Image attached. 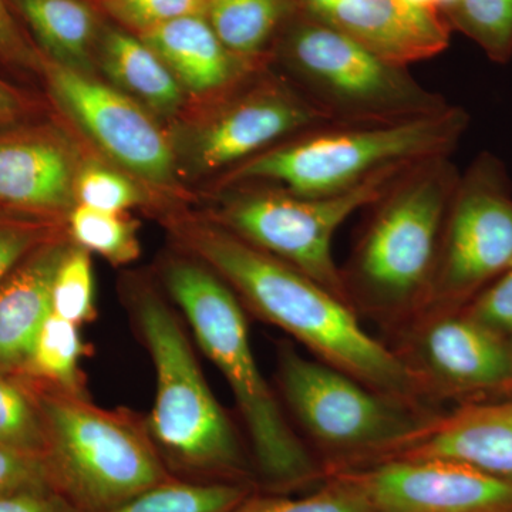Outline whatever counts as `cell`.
I'll return each instance as SVG.
<instances>
[{
    "mask_svg": "<svg viewBox=\"0 0 512 512\" xmlns=\"http://www.w3.org/2000/svg\"><path fill=\"white\" fill-rule=\"evenodd\" d=\"M168 228L188 254L227 282L244 308L284 330L315 359L376 392L437 407L399 353L370 335L355 309L311 276L211 218L177 217Z\"/></svg>",
    "mask_w": 512,
    "mask_h": 512,
    "instance_id": "6da1fadb",
    "label": "cell"
},
{
    "mask_svg": "<svg viewBox=\"0 0 512 512\" xmlns=\"http://www.w3.org/2000/svg\"><path fill=\"white\" fill-rule=\"evenodd\" d=\"M451 156L421 161L369 207L342 271L350 305L390 336L426 309L460 171Z\"/></svg>",
    "mask_w": 512,
    "mask_h": 512,
    "instance_id": "7a4b0ae2",
    "label": "cell"
},
{
    "mask_svg": "<svg viewBox=\"0 0 512 512\" xmlns=\"http://www.w3.org/2000/svg\"><path fill=\"white\" fill-rule=\"evenodd\" d=\"M161 278L198 346L231 387L261 477L276 490L325 478L322 464L296 433L284 404L259 370L244 305L227 282L191 255L168 259Z\"/></svg>",
    "mask_w": 512,
    "mask_h": 512,
    "instance_id": "3957f363",
    "label": "cell"
},
{
    "mask_svg": "<svg viewBox=\"0 0 512 512\" xmlns=\"http://www.w3.org/2000/svg\"><path fill=\"white\" fill-rule=\"evenodd\" d=\"M128 308L156 372L146 426L167 467L197 481L251 483V461L202 375L180 316L147 284L131 286Z\"/></svg>",
    "mask_w": 512,
    "mask_h": 512,
    "instance_id": "277c9868",
    "label": "cell"
},
{
    "mask_svg": "<svg viewBox=\"0 0 512 512\" xmlns=\"http://www.w3.org/2000/svg\"><path fill=\"white\" fill-rule=\"evenodd\" d=\"M470 116L461 107L382 124H328L269 148L221 177V187L256 184L302 197L342 194L394 167L451 156Z\"/></svg>",
    "mask_w": 512,
    "mask_h": 512,
    "instance_id": "5b68a950",
    "label": "cell"
},
{
    "mask_svg": "<svg viewBox=\"0 0 512 512\" xmlns=\"http://www.w3.org/2000/svg\"><path fill=\"white\" fill-rule=\"evenodd\" d=\"M23 383L45 420L53 488L80 512L109 511L174 478L137 414L101 409L87 394Z\"/></svg>",
    "mask_w": 512,
    "mask_h": 512,
    "instance_id": "8992f818",
    "label": "cell"
},
{
    "mask_svg": "<svg viewBox=\"0 0 512 512\" xmlns=\"http://www.w3.org/2000/svg\"><path fill=\"white\" fill-rule=\"evenodd\" d=\"M276 363L282 403L323 454L325 474L382 460L441 413L376 392L336 367L301 355L291 343L278 346Z\"/></svg>",
    "mask_w": 512,
    "mask_h": 512,
    "instance_id": "52a82bcc",
    "label": "cell"
},
{
    "mask_svg": "<svg viewBox=\"0 0 512 512\" xmlns=\"http://www.w3.org/2000/svg\"><path fill=\"white\" fill-rule=\"evenodd\" d=\"M279 45L289 80L340 124L402 123L448 103L355 39L298 10Z\"/></svg>",
    "mask_w": 512,
    "mask_h": 512,
    "instance_id": "ba28073f",
    "label": "cell"
},
{
    "mask_svg": "<svg viewBox=\"0 0 512 512\" xmlns=\"http://www.w3.org/2000/svg\"><path fill=\"white\" fill-rule=\"evenodd\" d=\"M413 165L390 168L353 190L326 197H302L266 185H235L229 187L234 194L225 197L208 218L295 266L350 305L333 256V238L353 214L379 200Z\"/></svg>",
    "mask_w": 512,
    "mask_h": 512,
    "instance_id": "9c48e42d",
    "label": "cell"
},
{
    "mask_svg": "<svg viewBox=\"0 0 512 512\" xmlns=\"http://www.w3.org/2000/svg\"><path fill=\"white\" fill-rule=\"evenodd\" d=\"M511 266L512 185L501 160L483 153L451 198L423 313L460 311Z\"/></svg>",
    "mask_w": 512,
    "mask_h": 512,
    "instance_id": "30bf717a",
    "label": "cell"
},
{
    "mask_svg": "<svg viewBox=\"0 0 512 512\" xmlns=\"http://www.w3.org/2000/svg\"><path fill=\"white\" fill-rule=\"evenodd\" d=\"M255 76L221 99L195 131L191 160L198 173L227 174L289 138L336 123L291 80L254 82Z\"/></svg>",
    "mask_w": 512,
    "mask_h": 512,
    "instance_id": "8fae6325",
    "label": "cell"
},
{
    "mask_svg": "<svg viewBox=\"0 0 512 512\" xmlns=\"http://www.w3.org/2000/svg\"><path fill=\"white\" fill-rule=\"evenodd\" d=\"M390 348L434 403L512 386L508 340L461 311L423 313L392 335Z\"/></svg>",
    "mask_w": 512,
    "mask_h": 512,
    "instance_id": "7c38bea8",
    "label": "cell"
},
{
    "mask_svg": "<svg viewBox=\"0 0 512 512\" xmlns=\"http://www.w3.org/2000/svg\"><path fill=\"white\" fill-rule=\"evenodd\" d=\"M43 67L60 106L107 157L147 183L174 184V148L144 106L90 74L52 60Z\"/></svg>",
    "mask_w": 512,
    "mask_h": 512,
    "instance_id": "4fadbf2b",
    "label": "cell"
},
{
    "mask_svg": "<svg viewBox=\"0 0 512 512\" xmlns=\"http://www.w3.org/2000/svg\"><path fill=\"white\" fill-rule=\"evenodd\" d=\"M377 512H512V481L440 458L386 460L326 473Z\"/></svg>",
    "mask_w": 512,
    "mask_h": 512,
    "instance_id": "5bb4252c",
    "label": "cell"
},
{
    "mask_svg": "<svg viewBox=\"0 0 512 512\" xmlns=\"http://www.w3.org/2000/svg\"><path fill=\"white\" fill-rule=\"evenodd\" d=\"M306 15L396 66L433 59L450 45L451 28L440 12L413 8L402 0H333Z\"/></svg>",
    "mask_w": 512,
    "mask_h": 512,
    "instance_id": "9a60e30c",
    "label": "cell"
},
{
    "mask_svg": "<svg viewBox=\"0 0 512 512\" xmlns=\"http://www.w3.org/2000/svg\"><path fill=\"white\" fill-rule=\"evenodd\" d=\"M421 458L457 461L512 481V402L466 404L441 412L409 443L376 463Z\"/></svg>",
    "mask_w": 512,
    "mask_h": 512,
    "instance_id": "2e32d148",
    "label": "cell"
},
{
    "mask_svg": "<svg viewBox=\"0 0 512 512\" xmlns=\"http://www.w3.org/2000/svg\"><path fill=\"white\" fill-rule=\"evenodd\" d=\"M79 158L55 136L0 140V204L45 215H69L76 207Z\"/></svg>",
    "mask_w": 512,
    "mask_h": 512,
    "instance_id": "e0dca14e",
    "label": "cell"
},
{
    "mask_svg": "<svg viewBox=\"0 0 512 512\" xmlns=\"http://www.w3.org/2000/svg\"><path fill=\"white\" fill-rule=\"evenodd\" d=\"M138 37L163 59L183 89L197 96L224 99L264 67L228 50L205 15L175 19Z\"/></svg>",
    "mask_w": 512,
    "mask_h": 512,
    "instance_id": "ac0fdd59",
    "label": "cell"
},
{
    "mask_svg": "<svg viewBox=\"0 0 512 512\" xmlns=\"http://www.w3.org/2000/svg\"><path fill=\"white\" fill-rule=\"evenodd\" d=\"M72 241L57 237L36 248L0 285V375L19 379L33 343L52 313V285Z\"/></svg>",
    "mask_w": 512,
    "mask_h": 512,
    "instance_id": "d6986e66",
    "label": "cell"
},
{
    "mask_svg": "<svg viewBox=\"0 0 512 512\" xmlns=\"http://www.w3.org/2000/svg\"><path fill=\"white\" fill-rule=\"evenodd\" d=\"M100 62L111 82L141 106L160 114H173L183 106V86L140 37L107 30L100 46Z\"/></svg>",
    "mask_w": 512,
    "mask_h": 512,
    "instance_id": "ffe728a7",
    "label": "cell"
},
{
    "mask_svg": "<svg viewBox=\"0 0 512 512\" xmlns=\"http://www.w3.org/2000/svg\"><path fill=\"white\" fill-rule=\"evenodd\" d=\"M52 62L90 74L96 36L93 10L82 0H9Z\"/></svg>",
    "mask_w": 512,
    "mask_h": 512,
    "instance_id": "44dd1931",
    "label": "cell"
},
{
    "mask_svg": "<svg viewBox=\"0 0 512 512\" xmlns=\"http://www.w3.org/2000/svg\"><path fill=\"white\" fill-rule=\"evenodd\" d=\"M295 0H208L205 18L234 55L261 62Z\"/></svg>",
    "mask_w": 512,
    "mask_h": 512,
    "instance_id": "7402d4cb",
    "label": "cell"
},
{
    "mask_svg": "<svg viewBox=\"0 0 512 512\" xmlns=\"http://www.w3.org/2000/svg\"><path fill=\"white\" fill-rule=\"evenodd\" d=\"M86 355L79 326L50 313L33 343L23 382L56 387L64 392L87 394L80 360Z\"/></svg>",
    "mask_w": 512,
    "mask_h": 512,
    "instance_id": "603a6c76",
    "label": "cell"
},
{
    "mask_svg": "<svg viewBox=\"0 0 512 512\" xmlns=\"http://www.w3.org/2000/svg\"><path fill=\"white\" fill-rule=\"evenodd\" d=\"M251 494V483L174 477L104 512H232Z\"/></svg>",
    "mask_w": 512,
    "mask_h": 512,
    "instance_id": "cb8c5ba5",
    "label": "cell"
},
{
    "mask_svg": "<svg viewBox=\"0 0 512 512\" xmlns=\"http://www.w3.org/2000/svg\"><path fill=\"white\" fill-rule=\"evenodd\" d=\"M67 228L73 244L103 256L110 264L127 265L140 258V227L123 214L76 205L67 215Z\"/></svg>",
    "mask_w": 512,
    "mask_h": 512,
    "instance_id": "d4e9b609",
    "label": "cell"
},
{
    "mask_svg": "<svg viewBox=\"0 0 512 512\" xmlns=\"http://www.w3.org/2000/svg\"><path fill=\"white\" fill-rule=\"evenodd\" d=\"M443 16L488 59L498 64L512 59V0H458Z\"/></svg>",
    "mask_w": 512,
    "mask_h": 512,
    "instance_id": "484cf974",
    "label": "cell"
},
{
    "mask_svg": "<svg viewBox=\"0 0 512 512\" xmlns=\"http://www.w3.org/2000/svg\"><path fill=\"white\" fill-rule=\"evenodd\" d=\"M0 446L45 458L47 431L42 412L25 383L0 375Z\"/></svg>",
    "mask_w": 512,
    "mask_h": 512,
    "instance_id": "4316f807",
    "label": "cell"
},
{
    "mask_svg": "<svg viewBox=\"0 0 512 512\" xmlns=\"http://www.w3.org/2000/svg\"><path fill=\"white\" fill-rule=\"evenodd\" d=\"M50 302L52 313L74 325L96 319L92 258L73 242L57 268Z\"/></svg>",
    "mask_w": 512,
    "mask_h": 512,
    "instance_id": "83f0119b",
    "label": "cell"
},
{
    "mask_svg": "<svg viewBox=\"0 0 512 512\" xmlns=\"http://www.w3.org/2000/svg\"><path fill=\"white\" fill-rule=\"evenodd\" d=\"M232 512H377L355 487L342 478L325 476L316 493L305 497H262L251 494Z\"/></svg>",
    "mask_w": 512,
    "mask_h": 512,
    "instance_id": "f1b7e54d",
    "label": "cell"
},
{
    "mask_svg": "<svg viewBox=\"0 0 512 512\" xmlns=\"http://www.w3.org/2000/svg\"><path fill=\"white\" fill-rule=\"evenodd\" d=\"M74 200L76 205L93 210L124 214L143 204L144 195L127 175L97 161H89L80 164L74 183Z\"/></svg>",
    "mask_w": 512,
    "mask_h": 512,
    "instance_id": "f546056e",
    "label": "cell"
},
{
    "mask_svg": "<svg viewBox=\"0 0 512 512\" xmlns=\"http://www.w3.org/2000/svg\"><path fill=\"white\" fill-rule=\"evenodd\" d=\"M208 0H104L111 15L138 35L187 16L205 15Z\"/></svg>",
    "mask_w": 512,
    "mask_h": 512,
    "instance_id": "4dcf8cb0",
    "label": "cell"
},
{
    "mask_svg": "<svg viewBox=\"0 0 512 512\" xmlns=\"http://www.w3.org/2000/svg\"><path fill=\"white\" fill-rule=\"evenodd\" d=\"M481 326L508 340L512 333V266L460 309Z\"/></svg>",
    "mask_w": 512,
    "mask_h": 512,
    "instance_id": "1f68e13d",
    "label": "cell"
},
{
    "mask_svg": "<svg viewBox=\"0 0 512 512\" xmlns=\"http://www.w3.org/2000/svg\"><path fill=\"white\" fill-rule=\"evenodd\" d=\"M57 237L55 228L0 222V285L36 248Z\"/></svg>",
    "mask_w": 512,
    "mask_h": 512,
    "instance_id": "d6a6232c",
    "label": "cell"
},
{
    "mask_svg": "<svg viewBox=\"0 0 512 512\" xmlns=\"http://www.w3.org/2000/svg\"><path fill=\"white\" fill-rule=\"evenodd\" d=\"M39 487H53L45 458L0 446V498Z\"/></svg>",
    "mask_w": 512,
    "mask_h": 512,
    "instance_id": "836d02e7",
    "label": "cell"
},
{
    "mask_svg": "<svg viewBox=\"0 0 512 512\" xmlns=\"http://www.w3.org/2000/svg\"><path fill=\"white\" fill-rule=\"evenodd\" d=\"M0 512H80L53 487L30 488L0 498Z\"/></svg>",
    "mask_w": 512,
    "mask_h": 512,
    "instance_id": "e575fe53",
    "label": "cell"
},
{
    "mask_svg": "<svg viewBox=\"0 0 512 512\" xmlns=\"http://www.w3.org/2000/svg\"><path fill=\"white\" fill-rule=\"evenodd\" d=\"M0 56L25 66L36 62L35 53L26 45L10 13L8 0H0Z\"/></svg>",
    "mask_w": 512,
    "mask_h": 512,
    "instance_id": "d590c367",
    "label": "cell"
},
{
    "mask_svg": "<svg viewBox=\"0 0 512 512\" xmlns=\"http://www.w3.org/2000/svg\"><path fill=\"white\" fill-rule=\"evenodd\" d=\"M16 110H18V103L15 97L5 87L0 86V121L12 119Z\"/></svg>",
    "mask_w": 512,
    "mask_h": 512,
    "instance_id": "8d00e7d4",
    "label": "cell"
},
{
    "mask_svg": "<svg viewBox=\"0 0 512 512\" xmlns=\"http://www.w3.org/2000/svg\"><path fill=\"white\" fill-rule=\"evenodd\" d=\"M332 2L333 0H295V5L303 13H313Z\"/></svg>",
    "mask_w": 512,
    "mask_h": 512,
    "instance_id": "74e56055",
    "label": "cell"
},
{
    "mask_svg": "<svg viewBox=\"0 0 512 512\" xmlns=\"http://www.w3.org/2000/svg\"><path fill=\"white\" fill-rule=\"evenodd\" d=\"M402 2L413 6V8L431 10V12H439V9H437L436 0H402Z\"/></svg>",
    "mask_w": 512,
    "mask_h": 512,
    "instance_id": "f35d334b",
    "label": "cell"
},
{
    "mask_svg": "<svg viewBox=\"0 0 512 512\" xmlns=\"http://www.w3.org/2000/svg\"><path fill=\"white\" fill-rule=\"evenodd\" d=\"M457 2L458 0H436L437 9H439V12L443 15L448 9L453 8Z\"/></svg>",
    "mask_w": 512,
    "mask_h": 512,
    "instance_id": "ab89813d",
    "label": "cell"
},
{
    "mask_svg": "<svg viewBox=\"0 0 512 512\" xmlns=\"http://www.w3.org/2000/svg\"><path fill=\"white\" fill-rule=\"evenodd\" d=\"M508 343H510V348L512 350V333L510 336H508Z\"/></svg>",
    "mask_w": 512,
    "mask_h": 512,
    "instance_id": "60d3db41",
    "label": "cell"
},
{
    "mask_svg": "<svg viewBox=\"0 0 512 512\" xmlns=\"http://www.w3.org/2000/svg\"><path fill=\"white\" fill-rule=\"evenodd\" d=\"M512 387V386H511Z\"/></svg>",
    "mask_w": 512,
    "mask_h": 512,
    "instance_id": "b9f144b4",
    "label": "cell"
}]
</instances>
